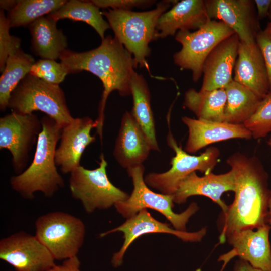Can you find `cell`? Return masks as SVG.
<instances>
[{"instance_id": "39", "label": "cell", "mask_w": 271, "mask_h": 271, "mask_svg": "<svg viewBox=\"0 0 271 271\" xmlns=\"http://www.w3.org/2000/svg\"><path fill=\"white\" fill-rule=\"evenodd\" d=\"M268 221L271 225V191L268 201Z\"/></svg>"}, {"instance_id": "17", "label": "cell", "mask_w": 271, "mask_h": 271, "mask_svg": "<svg viewBox=\"0 0 271 271\" xmlns=\"http://www.w3.org/2000/svg\"><path fill=\"white\" fill-rule=\"evenodd\" d=\"M239 39L235 33L220 42L206 58L200 90L225 88L233 79Z\"/></svg>"}, {"instance_id": "34", "label": "cell", "mask_w": 271, "mask_h": 271, "mask_svg": "<svg viewBox=\"0 0 271 271\" xmlns=\"http://www.w3.org/2000/svg\"><path fill=\"white\" fill-rule=\"evenodd\" d=\"M98 8H111L112 9L131 10L134 7L145 8L156 1L152 0H93L91 1Z\"/></svg>"}, {"instance_id": "5", "label": "cell", "mask_w": 271, "mask_h": 271, "mask_svg": "<svg viewBox=\"0 0 271 271\" xmlns=\"http://www.w3.org/2000/svg\"><path fill=\"white\" fill-rule=\"evenodd\" d=\"M8 108L12 111L24 114L36 111L43 112L62 128L74 118L59 85L47 83L30 74L12 92Z\"/></svg>"}, {"instance_id": "7", "label": "cell", "mask_w": 271, "mask_h": 271, "mask_svg": "<svg viewBox=\"0 0 271 271\" xmlns=\"http://www.w3.org/2000/svg\"><path fill=\"white\" fill-rule=\"evenodd\" d=\"M126 170L132 179L133 189L127 199L115 204L117 211L127 219L143 209H152L164 215L175 229L186 231L190 218L199 209L197 204L192 202L184 211L176 213L172 210L173 195L156 193L148 188L144 178L143 164Z\"/></svg>"}, {"instance_id": "8", "label": "cell", "mask_w": 271, "mask_h": 271, "mask_svg": "<svg viewBox=\"0 0 271 271\" xmlns=\"http://www.w3.org/2000/svg\"><path fill=\"white\" fill-rule=\"evenodd\" d=\"M35 236L55 260L77 256L84 241V223L66 212H51L39 216L35 222Z\"/></svg>"}, {"instance_id": "28", "label": "cell", "mask_w": 271, "mask_h": 271, "mask_svg": "<svg viewBox=\"0 0 271 271\" xmlns=\"http://www.w3.org/2000/svg\"><path fill=\"white\" fill-rule=\"evenodd\" d=\"M35 62L34 58L21 48L9 56L0 78V109L2 111L8 107L12 92L29 73Z\"/></svg>"}, {"instance_id": "33", "label": "cell", "mask_w": 271, "mask_h": 271, "mask_svg": "<svg viewBox=\"0 0 271 271\" xmlns=\"http://www.w3.org/2000/svg\"><path fill=\"white\" fill-rule=\"evenodd\" d=\"M256 43L259 47L266 67L271 92V22L256 35Z\"/></svg>"}, {"instance_id": "27", "label": "cell", "mask_w": 271, "mask_h": 271, "mask_svg": "<svg viewBox=\"0 0 271 271\" xmlns=\"http://www.w3.org/2000/svg\"><path fill=\"white\" fill-rule=\"evenodd\" d=\"M102 15L99 8L91 1L70 0L47 16L57 22L60 19H68L85 22L93 27L102 40L105 38V31L110 28Z\"/></svg>"}, {"instance_id": "13", "label": "cell", "mask_w": 271, "mask_h": 271, "mask_svg": "<svg viewBox=\"0 0 271 271\" xmlns=\"http://www.w3.org/2000/svg\"><path fill=\"white\" fill-rule=\"evenodd\" d=\"M207 15L211 20L220 21L230 27L240 41L255 42L261 30L252 0H204Z\"/></svg>"}, {"instance_id": "30", "label": "cell", "mask_w": 271, "mask_h": 271, "mask_svg": "<svg viewBox=\"0 0 271 271\" xmlns=\"http://www.w3.org/2000/svg\"><path fill=\"white\" fill-rule=\"evenodd\" d=\"M243 124L254 139L264 138L271 132V92L261 100L256 112Z\"/></svg>"}, {"instance_id": "18", "label": "cell", "mask_w": 271, "mask_h": 271, "mask_svg": "<svg viewBox=\"0 0 271 271\" xmlns=\"http://www.w3.org/2000/svg\"><path fill=\"white\" fill-rule=\"evenodd\" d=\"M235 176L230 170L225 173L215 174L209 172L202 177L194 172L185 177L179 184L173 195V201L178 204L184 203L188 198L195 195L207 197L217 203L225 212L228 206L221 196L225 192L234 191Z\"/></svg>"}, {"instance_id": "25", "label": "cell", "mask_w": 271, "mask_h": 271, "mask_svg": "<svg viewBox=\"0 0 271 271\" xmlns=\"http://www.w3.org/2000/svg\"><path fill=\"white\" fill-rule=\"evenodd\" d=\"M224 89L226 101L223 122L243 124L256 112L262 99L233 80Z\"/></svg>"}, {"instance_id": "35", "label": "cell", "mask_w": 271, "mask_h": 271, "mask_svg": "<svg viewBox=\"0 0 271 271\" xmlns=\"http://www.w3.org/2000/svg\"><path fill=\"white\" fill-rule=\"evenodd\" d=\"M80 261L77 256L64 260L60 265H55L47 271H81Z\"/></svg>"}, {"instance_id": "38", "label": "cell", "mask_w": 271, "mask_h": 271, "mask_svg": "<svg viewBox=\"0 0 271 271\" xmlns=\"http://www.w3.org/2000/svg\"><path fill=\"white\" fill-rule=\"evenodd\" d=\"M18 2V0H1V10H6L9 12L15 7Z\"/></svg>"}, {"instance_id": "1", "label": "cell", "mask_w": 271, "mask_h": 271, "mask_svg": "<svg viewBox=\"0 0 271 271\" xmlns=\"http://www.w3.org/2000/svg\"><path fill=\"white\" fill-rule=\"evenodd\" d=\"M226 162L235 176V197L221 219V243L233 233L266 224L270 192L268 175L257 157L238 152L230 156Z\"/></svg>"}, {"instance_id": "26", "label": "cell", "mask_w": 271, "mask_h": 271, "mask_svg": "<svg viewBox=\"0 0 271 271\" xmlns=\"http://www.w3.org/2000/svg\"><path fill=\"white\" fill-rule=\"evenodd\" d=\"M226 101L224 88L199 91L191 88L185 92L183 104L197 119L223 122Z\"/></svg>"}, {"instance_id": "29", "label": "cell", "mask_w": 271, "mask_h": 271, "mask_svg": "<svg viewBox=\"0 0 271 271\" xmlns=\"http://www.w3.org/2000/svg\"><path fill=\"white\" fill-rule=\"evenodd\" d=\"M66 0H18L7 16L11 28L29 25L61 7Z\"/></svg>"}, {"instance_id": "15", "label": "cell", "mask_w": 271, "mask_h": 271, "mask_svg": "<svg viewBox=\"0 0 271 271\" xmlns=\"http://www.w3.org/2000/svg\"><path fill=\"white\" fill-rule=\"evenodd\" d=\"M270 229V226L266 224L256 231L249 229L231 234L226 239L232 249L218 260L223 261L224 266L231 259L238 256L255 268L271 271Z\"/></svg>"}, {"instance_id": "21", "label": "cell", "mask_w": 271, "mask_h": 271, "mask_svg": "<svg viewBox=\"0 0 271 271\" xmlns=\"http://www.w3.org/2000/svg\"><path fill=\"white\" fill-rule=\"evenodd\" d=\"M150 144L131 112L123 115L113 151L119 164L128 169L143 164L148 158Z\"/></svg>"}, {"instance_id": "32", "label": "cell", "mask_w": 271, "mask_h": 271, "mask_svg": "<svg viewBox=\"0 0 271 271\" xmlns=\"http://www.w3.org/2000/svg\"><path fill=\"white\" fill-rule=\"evenodd\" d=\"M11 28L4 11H0V71L3 72L9 56L20 49L21 40L11 35Z\"/></svg>"}, {"instance_id": "23", "label": "cell", "mask_w": 271, "mask_h": 271, "mask_svg": "<svg viewBox=\"0 0 271 271\" xmlns=\"http://www.w3.org/2000/svg\"><path fill=\"white\" fill-rule=\"evenodd\" d=\"M56 24L57 21L46 15L28 26L32 51L42 59L56 60L67 50V37Z\"/></svg>"}, {"instance_id": "36", "label": "cell", "mask_w": 271, "mask_h": 271, "mask_svg": "<svg viewBox=\"0 0 271 271\" xmlns=\"http://www.w3.org/2000/svg\"><path fill=\"white\" fill-rule=\"evenodd\" d=\"M258 19L263 20L268 16L271 8V0H254Z\"/></svg>"}, {"instance_id": "2", "label": "cell", "mask_w": 271, "mask_h": 271, "mask_svg": "<svg viewBox=\"0 0 271 271\" xmlns=\"http://www.w3.org/2000/svg\"><path fill=\"white\" fill-rule=\"evenodd\" d=\"M60 62L68 74L87 71L101 81L103 91L98 106L97 132L103 138L104 109L109 95L117 91L122 96L131 94L130 82L135 72L132 54L114 37L108 35L97 48L83 52L66 50L61 56Z\"/></svg>"}, {"instance_id": "3", "label": "cell", "mask_w": 271, "mask_h": 271, "mask_svg": "<svg viewBox=\"0 0 271 271\" xmlns=\"http://www.w3.org/2000/svg\"><path fill=\"white\" fill-rule=\"evenodd\" d=\"M42 129L38 138L32 162L21 173L10 178L12 188L26 199L41 192L51 197L64 186L55 162V152L62 127L45 115L41 119Z\"/></svg>"}, {"instance_id": "20", "label": "cell", "mask_w": 271, "mask_h": 271, "mask_svg": "<svg viewBox=\"0 0 271 271\" xmlns=\"http://www.w3.org/2000/svg\"><path fill=\"white\" fill-rule=\"evenodd\" d=\"M188 129V137L185 147L187 153H194L211 144L232 139L251 138L250 131L244 124H233L224 122L210 121L182 118Z\"/></svg>"}, {"instance_id": "14", "label": "cell", "mask_w": 271, "mask_h": 271, "mask_svg": "<svg viewBox=\"0 0 271 271\" xmlns=\"http://www.w3.org/2000/svg\"><path fill=\"white\" fill-rule=\"evenodd\" d=\"M116 232L123 233L124 242L120 249L113 255L111 263L113 266L122 264L124 254L130 244L137 238L148 233H167L173 234L186 242H198L201 240L206 233L203 228L194 232L180 231L171 228L167 223L161 222L154 218L147 209H143L137 214L127 218L119 226L108 231L101 233L99 236L103 237Z\"/></svg>"}, {"instance_id": "22", "label": "cell", "mask_w": 271, "mask_h": 271, "mask_svg": "<svg viewBox=\"0 0 271 271\" xmlns=\"http://www.w3.org/2000/svg\"><path fill=\"white\" fill-rule=\"evenodd\" d=\"M210 20L203 0L177 2L159 18L157 38L174 36L179 31L197 30Z\"/></svg>"}, {"instance_id": "31", "label": "cell", "mask_w": 271, "mask_h": 271, "mask_svg": "<svg viewBox=\"0 0 271 271\" xmlns=\"http://www.w3.org/2000/svg\"><path fill=\"white\" fill-rule=\"evenodd\" d=\"M29 74L47 83L59 85L68 72L61 62L41 59L34 63Z\"/></svg>"}, {"instance_id": "9", "label": "cell", "mask_w": 271, "mask_h": 271, "mask_svg": "<svg viewBox=\"0 0 271 271\" xmlns=\"http://www.w3.org/2000/svg\"><path fill=\"white\" fill-rule=\"evenodd\" d=\"M235 32L223 22L210 20L193 32L179 31L175 40L182 48L173 56L174 63L182 69L190 70L197 82L202 75L204 62L212 50L222 41Z\"/></svg>"}, {"instance_id": "4", "label": "cell", "mask_w": 271, "mask_h": 271, "mask_svg": "<svg viewBox=\"0 0 271 271\" xmlns=\"http://www.w3.org/2000/svg\"><path fill=\"white\" fill-rule=\"evenodd\" d=\"M177 1H162L148 11L108 9L102 13L107 19L115 37L133 55L134 67L149 70L146 58L150 53L149 44L157 39L156 26L162 14Z\"/></svg>"}, {"instance_id": "40", "label": "cell", "mask_w": 271, "mask_h": 271, "mask_svg": "<svg viewBox=\"0 0 271 271\" xmlns=\"http://www.w3.org/2000/svg\"><path fill=\"white\" fill-rule=\"evenodd\" d=\"M267 144L271 147V136L270 137L269 140L267 141Z\"/></svg>"}, {"instance_id": "37", "label": "cell", "mask_w": 271, "mask_h": 271, "mask_svg": "<svg viewBox=\"0 0 271 271\" xmlns=\"http://www.w3.org/2000/svg\"><path fill=\"white\" fill-rule=\"evenodd\" d=\"M234 271H262L252 266L248 262L240 259L235 263Z\"/></svg>"}, {"instance_id": "6", "label": "cell", "mask_w": 271, "mask_h": 271, "mask_svg": "<svg viewBox=\"0 0 271 271\" xmlns=\"http://www.w3.org/2000/svg\"><path fill=\"white\" fill-rule=\"evenodd\" d=\"M97 168L89 170L80 165L70 173L69 187L72 197L79 200L88 213L106 209L129 195L115 186L107 174V162L103 153Z\"/></svg>"}, {"instance_id": "10", "label": "cell", "mask_w": 271, "mask_h": 271, "mask_svg": "<svg viewBox=\"0 0 271 271\" xmlns=\"http://www.w3.org/2000/svg\"><path fill=\"white\" fill-rule=\"evenodd\" d=\"M167 119V142L175 154L171 160V167L165 172L150 173L144 180L147 185L162 194L174 195L180 183L191 173L197 170L205 174L211 172L218 162L220 153L218 148L210 147L198 156L189 154L178 145L170 131V117Z\"/></svg>"}, {"instance_id": "16", "label": "cell", "mask_w": 271, "mask_h": 271, "mask_svg": "<svg viewBox=\"0 0 271 271\" xmlns=\"http://www.w3.org/2000/svg\"><path fill=\"white\" fill-rule=\"evenodd\" d=\"M97 127L95 120L85 116L74 118L62 128L55 158L56 165L63 173H70L80 166L85 149L96 140L95 136H92L91 131Z\"/></svg>"}, {"instance_id": "11", "label": "cell", "mask_w": 271, "mask_h": 271, "mask_svg": "<svg viewBox=\"0 0 271 271\" xmlns=\"http://www.w3.org/2000/svg\"><path fill=\"white\" fill-rule=\"evenodd\" d=\"M42 129L41 119L34 113L12 111L0 118V149L8 150L12 156L15 172H23L29 152Z\"/></svg>"}, {"instance_id": "12", "label": "cell", "mask_w": 271, "mask_h": 271, "mask_svg": "<svg viewBox=\"0 0 271 271\" xmlns=\"http://www.w3.org/2000/svg\"><path fill=\"white\" fill-rule=\"evenodd\" d=\"M0 258L16 271H47L55 259L35 235L19 232L0 241Z\"/></svg>"}, {"instance_id": "24", "label": "cell", "mask_w": 271, "mask_h": 271, "mask_svg": "<svg viewBox=\"0 0 271 271\" xmlns=\"http://www.w3.org/2000/svg\"><path fill=\"white\" fill-rule=\"evenodd\" d=\"M133 117L146 134L152 150L160 151L156 138L155 123L151 105V95L144 77L135 72L130 82Z\"/></svg>"}, {"instance_id": "19", "label": "cell", "mask_w": 271, "mask_h": 271, "mask_svg": "<svg viewBox=\"0 0 271 271\" xmlns=\"http://www.w3.org/2000/svg\"><path fill=\"white\" fill-rule=\"evenodd\" d=\"M233 80L263 99L270 91L265 63L256 42L239 41Z\"/></svg>"}]
</instances>
